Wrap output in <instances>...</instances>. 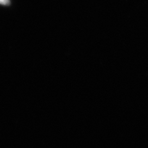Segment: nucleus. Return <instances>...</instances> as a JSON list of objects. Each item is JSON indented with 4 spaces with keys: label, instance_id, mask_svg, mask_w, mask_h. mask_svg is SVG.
<instances>
[{
    "label": "nucleus",
    "instance_id": "f257e3e1",
    "mask_svg": "<svg viewBox=\"0 0 148 148\" xmlns=\"http://www.w3.org/2000/svg\"><path fill=\"white\" fill-rule=\"evenodd\" d=\"M0 4L3 5H8L9 4V0H0Z\"/></svg>",
    "mask_w": 148,
    "mask_h": 148
}]
</instances>
